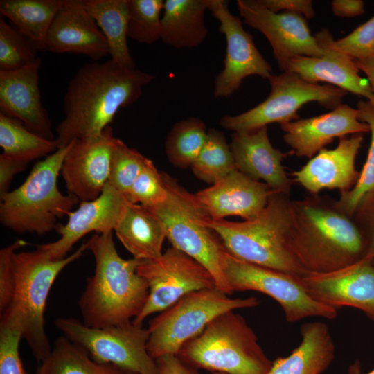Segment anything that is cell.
<instances>
[{
  "instance_id": "cell-1",
  "label": "cell",
  "mask_w": 374,
  "mask_h": 374,
  "mask_svg": "<svg viewBox=\"0 0 374 374\" xmlns=\"http://www.w3.org/2000/svg\"><path fill=\"white\" fill-rule=\"evenodd\" d=\"M154 78L110 59L84 64L69 82L64 96V116L55 130L58 148L100 134L117 112L136 103Z\"/></svg>"
},
{
  "instance_id": "cell-2",
  "label": "cell",
  "mask_w": 374,
  "mask_h": 374,
  "mask_svg": "<svg viewBox=\"0 0 374 374\" xmlns=\"http://www.w3.org/2000/svg\"><path fill=\"white\" fill-rule=\"evenodd\" d=\"M290 243L308 274L332 272L363 259L366 242L353 217L318 195L292 201Z\"/></svg>"
},
{
  "instance_id": "cell-3",
  "label": "cell",
  "mask_w": 374,
  "mask_h": 374,
  "mask_svg": "<svg viewBox=\"0 0 374 374\" xmlns=\"http://www.w3.org/2000/svg\"><path fill=\"white\" fill-rule=\"evenodd\" d=\"M86 243L95 270L78 301L82 322L103 328L133 321L149 295L148 283L136 271L139 260L118 254L113 232L94 234Z\"/></svg>"
},
{
  "instance_id": "cell-4",
  "label": "cell",
  "mask_w": 374,
  "mask_h": 374,
  "mask_svg": "<svg viewBox=\"0 0 374 374\" xmlns=\"http://www.w3.org/2000/svg\"><path fill=\"white\" fill-rule=\"evenodd\" d=\"M292 201L288 194L272 192L266 206L253 219L208 224L227 252L240 260L303 277L308 273L296 258L290 243Z\"/></svg>"
},
{
  "instance_id": "cell-5",
  "label": "cell",
  "mask_w": 374,
  "mask_h": 374,
  "mask_svg": "<svg viewBox=\"0 0 374 374\" xmlns=\"http://www.w3.org/2000/svg\"><path fill=\"white\" fill-rule=\"evenodd\" d=\"M86 250L85 242L73 253L60 260L51 259L39 248L15 251L12 255L14 292L10 303L0 314L1 320L12 321L20 326L22 339L38 362L52 349L44 329V311L50 290L59 274Z\"/></svg>"
},
{
  "instance_id": "cell-6",
  "label": "cell",
  "mask_w": 374,
  "mask_h": 374,
  "mask_svg": "<svg viewBox=\"0 0 374 374\" xmlns=\"http://www.w3.org/2000/svg\"><path fill=\"white\" fill-rule=\"evenodd\" d=\"M177 356L196 370L211 373L267 374L272 365L255 332L235 310L213 319Z\"/></svg>"
},
{
  "instance_id": "cell-7",
  "label": "cell",
  "mask_w": 374,
  "mask_h": 374,
  "mask_svg": "<svg viewBox=\"0 0 374 374\" xmlns=\"http://www.w3.org/2000/svg\"><path fill=\"white\" fill-rule=\"evenodd\" d=\"M70 143L38 161L25 181L1 195L0 222L12 231L44 235L56 229L57 221L80 203L57 188V177Z\"/></svg>"
},
{
  "instance_id": "cell-8",
  "label": "cell",
  "mask_w": 374,
  "mask_h": 374,
  "mask_svg": "<svg viewBox=\"0 0 374 374\" xmlns=\"http://www.w3.org/2000/svg\"><path fill=\"white\" fill-rule=\"evenodd\" d=\"M167 190L164 202L149 208L161 222L172 247L203 265L213 276L216 287L232 294L222 271L226 249L218 235L208 226L212 220L195 194L162 172Z\"/></svg>"
},
{
  "instance_id": "cell-9",
  "label": "cell",
  "mask_w": 374,
  "mask_h": 374,
  "mask_svg": "<svg viewBox=\"0 0 374 374\" xmlns=\"http://www.w3.org/2000/svg\"><path fill=\"white\" fill-rule=\"evenodd\" d=\"M214 287L192 292L159 312L148 328L147 349L154 359L166 355H177L182 346L198 335L221 314L258 306L254 296L231 298Z\"/></svg>"
},
{
  "instance_id": "cell-10",
  "label": "cell",
  "mask_w": 374,
  "mask_h": 374,
  "mask_svg": "<svg viewBox=\"0 0 374 374\" xmlns=\"http://www.w3.org/2000/svg\"><path fill=\"white\" fill-rule=\"evenodd\" d=\"M270 93L257 106L235 116L226 115L220 123L226 130L252 131L273 123L279 125L299 119L298 111L310 102L330 109L340 104L346 91L330 85L311 83L287 71L272 74L268 79Z\"/></svg>"
},
{
  "instance_id": "cell-11",
  "label": "cell",
  "mask_w": 374,
  "mask_h": 374,
  "mask_svg": "<svg viewBox=\"0 0 374 374\" xmlns=\"http://www.w3.org/2000/svg\"><path fill=\"white\" fill-rule=\"evenodd\" d=\"M55 327L66 339L84 348L100 364L125 372L159 374L156 360L148 353V328L130 321L103 328H91L75 318L60 317Z\"/></svg>"
},
{
  "instance_id": "cell-12",
  "label": "cell",
  "mask_w": 374,
  "mask_h": 374,
  "mask_svg": "<svg viewBox=\"0 0 374 374\" xmlns=\"http://www.w3.org/2000/svg\"><path fill=\"white\" fill-rule=\"evenodd\" d=\"M222 271L231 292L256 291L274 299L283 309L287 321L319 317L334 319L337 310L313 298L301 277L253 264L225 251Z\"/></svg>"
},
{
  "instance_id": "cell-13",
  "label": "cell",
  "mask_w": 374,
  "mask_h": 374,
  "mask_svg": "<svg viewBox=\"0 0 374 374\" xmlns=\"http://www.w3.org/2000/svg\"><path fill=\"white\" fill-rule=\"evenodd\" d=\"M136 271L149 287L147 301L132 321L137 325L192 292L216 287L212 274L203 265L172 246L158 258L139 260Z\"/></svg>"
},
{
  "instance_id": "cell-14",
  "label": "cell",
  "mask_w": 374,
  "mask_h": 374,
  "mask_svg": "<svg viewBox=\"0 0 374 374\" xmlns=\"http://www.w3.org/2000/svg\"><path fill=\"white\" fill-rule=\"evenodd\" d=\"M208 8L218 21L219 31L226 42L224 68L214 81V97H231L243 80L251 75L268 80L272 75L271 65L256 48L252 36L244 30L240 18L229 11L228 1L208 0Z\"/></svg>"
},
{
  "instance_id": "cell-15",
  "label": "cell",
  "mask_w": 374,
  "mask_h": 374,
  "mask_svg": "<svg viewBox=\"0 0 374 374\" xmlns=\"http://www.w3.org/2000/svg\"><path fill=\"white\" fill-rule=\"evenodd\" d=\"M237 6L244 21L267 39L282 72L296 56L323 55V49L315 35L311 34L303 16L289 12H274L261 0H238Z\"/></svg>"
},
{
  "instance_id": "cell-16",
  "label": "cell",
  "mask_w": 374,
  "mask_h": 374,
  "mask_svg": "<svg viewBox=\"0 0 374 374\" xmlns=\"http://www.w3.org/2000/svg\"><path fill=\"white\" fill-rule=\"evenodd\" d=\"M117 139L109 125L99 135L70 143L60 174L68 194L80 203L93 200L102 193L109 179L112 154Z\"/></svg>"
},
{
  "instance_id": "cell-17",
  "label": "cell",
  "mask_w": 374,
  "mask_h": 374,
  "mask_svg": "<svg viewBox=\"0 0 374 374\" xmlns=\"http://www.w3.org/2000/svg\"><path fill=\"white\" fill-rule=\"evenodd\" d=\"M129 203L126 197L107 181L97 198L80 202L79 207L68 215L64 224H58L55 231L60 238L56 241L37 247L53 260L63 259L87 234L113 232Z\"/></svg>"
},
{
  "instance_id": "cell-18",
  "label": "cell",
  "mask_w": 374,
  "mask_h": 374,
  "mask_svg": "<svg viewBox=\"0 0 374 374\" xmlns=\"http://www.w3.org/2000/svg\"><path fill=\"white\" fill-rule=\"evenodd\" d=\"M303 287L316 300L337 308L353 307L374 322V265L361 260L325 274L308 273L301 277Z\"/></svg>"
},
{
  "instance_id": "cell-19",
  "label": "cell",
  "mask_w": 374,
  "mask_h": 374,
  "mask_svg": "<svg viewBox=\"0 0 374 374\" xmlns=\"http://www.w3.org/2000/svg\"><path fill=\"white\" fill-rule=\"evenodd\" d=\"M315 37L323 49V55L296 56L290 60L285 71L294 73L311 83L332 84L346 92L366 98L374 105V95L368 80L359 75V70L353 59L334 47L330 31L322 29Z\"/></svg>"
},
{
  "instance_id": "cell-20",
  "label": "cell",
  "mask_w": 374,
  "mask_h": 374,
  "mask_svg": "<svg viewBox=\"0 0 374 374\" xmlns=\"http://www.w3.org/2000/svg\"><path fill=\"white\" fill-rule=\"evenodd\" d=\"M42 60L26 66L0 71V113L21 121L29 130L53 140L51 122L43 106L39 86Z\"/></svg>"
},
{
  "instance_id": "cell-21",
  "label": "cell",
  "mask_w": 374,
  "mask_h": 374,
  "mask_svg": "<svg viewBox=\"0 0 374 374\" xmlns=\"http://www.w3.org/2000/svg\"><path fill=\"white\" fill-rule=\"evenodd\" d=\"M45 51L82 54L93 62L109 55L107 40L82 0H62L46 35Z\"/></svg>"
},
{
  "instance_id": "cell-22",
  "label": "cell",
  "mask_w": 374,
  "mask_h": 374,
  "mask_svg": "<svg viewBox=\"0 0 374 374\" xmlns=\"http://www.w3.org/2000/svg\"><path fill=\"white\" fill-rule=\"evenodd\" d=\"M357 109L341 103L330 112L280 126L292 154L310 159L335 138L369 132L368 126L359 119Z\"/></svg>"
},
{
  "instance_id": "cell-23",
  "label": "cell",
  "mask_w": 374,
  "mask_h": 374,
  "mask_svg": "<svg viewBox=\"0 0 374 374\" xmlns=\"http://www.w3.org/2000/svg\"><path fill=\"white\" fill-rule=\"evenodd\" d=\"M363 140V134L340 137L335 148H323L294 171V181L310 195H318L323 189H338L340 193L350 190L359 176L355 159Z\"/></svg>"
},
{
  "instance_id": "cell-24",
  "label": "cell",
  "mask_w": 374,
  "mask_h": 374,
  "mask_svg": "<svg viewBox=\"0 0 374 374\" xmlns=\"http://www.w3.org/2000/svg\"><path fill=\"white\" fill-rule=\"evenodd\" d=\"M237 169L249 178L262 180L274 192L290 194V179L283 161L292 152H283L271 143L267 126L247 132H233L230 143Z\"/></svg>"
},
{
  "instance_id": "cell-25",
  "label": "cell",
  "mask_w": 374,
  "mask_h": 374,
  "mask_svg": "<svg viewBox=\"0 0 374 374\" xmlns=\"http://www.w3.org/2000/svg\"><path fill=\"white\" fill-rule=\"evenodd\" d=\"M272 192L265 183L235 170L195 195L213 220L229 216L250 220L266 206Z\"/></svg>"
},
{
  "instance_id": "cell-26",
  "label": "cell",
  "mask_w": 374,
  "mask_h": 374,
  "mask_svg": "<svg viewBox=\"0 0 374 374\" xmlns=\"http://www.w3.org/2000/svg\"><path fill=\"white\" fill-rule=\"evenodd\" d=\"M301 341L287 357L272 362L267 374H321L335 358V344L328 326L320 321L301 327Z\"/></svg>"
},
{
  "instance_id": "cell-27",
  "label": "cell",
  "mask_w": 374,
  "mask_h": 374,
  "mask_svg": "<svg viewBox=\"0 0 374 374\" xmlns=\"http://www.w3.org/2000/svg\"><path fill=\"white\" fill-rule=\"evenodd\" d=\"M208 0H166L161 17V40L175 48H193L208 35L205 12Z\"/></svg>"
},
{
  "instance_id": "cell-28",
  "label": "cell",
  "mask_w": 374,
  "mask_h": 374,
  "mask_svg": "<svg viewBox=\"0 0 374 374\" xmlns=\"http://www.w3.org/2000/svg\"><path fill=\"white\" fill-rule=\"evenodd\" d=\"M114 233L123 247L137 260L159 258L164 240L163 226L149 208L129 203Z\"/></svg>"
},
{
  "instance_id": "cell-29",
  "label": "cell",
  "mask_w": 374,
  "mask_h": 374,
  "mask_svg": "<svg viewBox=\"0 0 374 374\" xmlns=\"http://www.w3.org/2000/svg\"><path fill=\"white\" fill-rule=\"evenodd\" d=\"M82 1L107 40L110 60L123 67L135 69L127 42V0Z\"/></svg>"
},
{
  "instance_id": "cell-30",
  "label": "cell",
  "mask_w": 374,
  "mask_h": 374,
  "mask_svg": "<svg viewBox=\"0 0 374 374\" xmlns=\"http://www.w3.org/2000/svg\"><path fill=\"white\" fill-rule=\"evenodd\" d=\"M62 0H1V15L30 40L39 51H45L50 26Z\"/></svg>"
},
{
  "instance_id": "cell-31",
  "label": "cell",
  "mask_w": 374,
  "mask_h": 374,
  "mask_svg": "<svg viewBox=\"0 0 374 374\" xmlns=\"http://www.w3.org/2000/svg\"><path fill=\"white\" fill-rule=\"evenodd\" d=\"M0 146L3 154L26 165L46 157L58 149L55 139L43 137L29 130L19 120L1 113Z\"/></svg>"
},
{
  "instance_id": "cell-32",
  "label": "cell",
  "mask_w": 374,
  "mask_h": 374,
  "mask_svg": "<svg viewBox=\"0 0 374 374\" xmlns=\"http://www.w3.org/2000/svg\"><path fill=\"white\" fill-rule=\"evenodd\" d=\"M39 363L36 374H127L118 367L96 362L84 348L64 336L56 339Z\"/></svg>"
},
{
  "instance_id": "cell-33",
  "label": "cell",
  "mask_w": 374,
  "mask_h": 374,
  "mask_svg": "<svg viewBox=\"0 0 374 374\" xmlns=\"http://www.w3.org/2000/svg\"><path fill=\"white\" fill-rule=\"evenodd\" d=\"M205 123L190 117L176 123L165 141V152L169 162L175 167H191L200 153L207 137Z\"/></svg>"
},
{
  "instance_id": "cell-34",
  "label": "cell",
  "mask_w": 374,
  "mask_h": 374,
  "mask_svg": "<svg viewBox=\"0 0 374 374\" xmlns=\"http://www.w3.org/2000/svg\"><path fill=\"white\" fill-rule=\"evenodd\" d=\"M190 168L197 178L211 185L238 170L222 132L208 130L204 145Z\"/></svg>"
},
{
  "instance_id": "cell-35",
  "label": "cell",
  "mask_w": 374,
  "mask_h": 374,
  "mask_svg": "<svg viewBox=\"0 0 374 374\" xmlns=\"http://www.w3.org/2000/svg\"><path fill=\"white\" fill-rule=\"evenodd\" d=\"M357 109L359 119L368 126L371 132L368 155L356 184L350 190L340 193L336 201L337 206L352 217L363 199L374 193V105L368 100H360Z\"/></svg>"
},
{
  "instance_id": "cell-36",
  "label": "cell",
  "mask_w": 374,
  "mask_h": 374,
  "mask_svg": "<svg viewBox=\"0 0 374 374\" xmlns=\"http://www.w3.org/2000/svg\"><path fill=\"white\" fill-rule=\"evenodd\" d=\"M127 37L141 44L161 39L163 0H127Z\"/></svg>"
},
{
  "instance_id": "cell-37",
  "label": "cell",
  "mask_w": 374,
  "mask_h": 374,
  "mask_svg": "<svg viewBox=\"0 0 374 374\" xmlns=\"http://www.w3.org/2000/svg\"><path fill=\"white\" fill-rule=\"evenodd\" d=\"M39 50L10 23L0 19V71L17 70L35 61Z\"/></svg>"
},
{
  "instance_id": "cell-38",
  "label": "cell",
  "mask_w": 374,
  "mask_h": 374,
  "mask_svg": "<svg viewBox=\"0 0 374 374\" xmlns=\"http://www.w3.org/2000/svg\"><path fill=\"white\" fill-rule=\"evenodd\" d=\"M149 159L117 139L114 146L108 182L126 196Z\"/></svg>"
},
{
  "instance_id": "cell-39",
  "label": "cell",
  "mask_w": 374,
  "mask_h": 374,
  "mask_svg": "<svg viewBox=\"0 0 374 374\" xmlns=\"http://www.w3.org/2000/svg\"><path fill=\"white\" fill-rule=\"evenodd\" d=\"M126 198L131 204L148 208L161 204L167 197V190L162 172L149 159L134 181Z\"/></svg>"
},
{
  "instance_id": "cell-40",
  "label": "cell",
  "mask_w": 374,
  "mask_h": 374,
  "mask_svg": "<svg viewBox=\"0 0 374 374\" xmlns=\"http://www.w3.org/2000/svg\"><path fill=\"white\" fill-rule=\"evenodd\" d=\"M22 330L15 322L1 320L0 374H28L21 362L19 346Z\"/></svg>"
},
{
  "instance_id": "cell-41",
  "label": "cell",
  "mask_w": 374,
  "mask_h": 374,
  "mask_svg": "<svg viewBox=\"0 0 374 374\" xmlns=\"http://www.w3.org/2000/svg\"><path fill=\"white\" fill-rule=\"evenodd\" d=\"M335 48L353 60L374 55V15L344 37L334 40Z\"/></svg>"
},
{
  "instance_id": "cell-42",
  "label": "cell",
  "mask_w": 374,
  "mask_h": 374,
  "mask_svg": "<svg viewBox=\"0 0 374 374\" xmlns=\"http://www.w3.org/2000/svg\"><path fill=\"white\" fill-rule=\"evenodd\" d=\"M26 244L25 240H17L0 250V314L8 308L13 295L12 255L18 249Z\"/></svg>"
},
{
  "instance_id": "cell-43",
  "label": "cell",
  "mask_w": 374,
  "mask_h": 374,
  "mask_svg": "<svg viewBox=\"0 0 374 374\" xmlns=\"http://www.w3.org/2000/svg\"><path fill=\"white\" fill-rule=\"evenodd\" d=\"M353 217L366 242L363 259L372 261L374 260V193L363 199Z\"/></svg>"
},
{
  "instance_id": "cell-44",
  "label": "cell",
  "mask_w": 374,
  "mask_h": 374,
  "mask_svg": "<svg viewBox=\"0 0 374 374\" xmlns=\"http://www.w3.org/2000/svg\"><path fill=\"white\" fill-rule=\"evenodd\" d=\"M262 3L274 12H289L303 16L305 19L314 17L311 0H261Z\"/></svg>"
},
{
  "instance_id": "cell-45",
  "label": "cell",
  "mask_w": 374,
  "mask_h": 374,
  "mask_svg": "<svg viewBox=\"0 0 374 374\" xmlns=\"http://www.w3.org/2000/svg\"><path fill=\"white\" fill-rule=\"evenodd\" d=\"M26 164L8 157L3 153L0 155V196L9 191L13 177L23 171Z\"/></svg>"
},
{
  "instance_id": "cell-46",
  "label": "cell",
  "mask_w": 374,
  "mask_h": 374,
  "mask_svg": "<svg viewBox=\"0 0 374 374\" xmlns=\"http://www.w3.org/2000/svg\"><path fill=\"white\" fill-rule=\"evenodd\" d=\"M155 360L159 374H199L197 370L184 364L177 355H166Z\"/></svg>"
},
{
  "instance_id": "cell-47",
  "label": "cell",
  "mask_w": 374,
  "mask_h": 374,
  "mask_svg": "<svg viewBox=\"0 0 374 374\" xmlns=\"http://www.w3.org/2000/svg\"><path fill=\"white\" fill-rule=\"evenodd\" d=\"M332 10L337 17H353L364 12V3L362 0H334Z\"/></svg>"
},
{
  "instance_id": "cell-48",
  "label": "cell",
  "mask_w": 374,
  "mask_h": 374,
  "mask_svg": "<svg viewBox=\"0 0 374 374\" xmlns=\"http://www.w3.org/2000/svg\"><path fill=\"white\" fill-rule=\"evenodd\" d=\"M354 61L359 70L364 72L367 76V80L374 95V55L364 60Z\"/></svg>"
},
{
  "instance_id": "cell-49",
  "label": "cell",
  "mask_w": 374,
  "mask_h": 374,
  "mask_svg": "<svg viewBox=\"0 0 374 374\" xmlns=\"http://www.w3.org/2000/svg\"><path fill=\"white\" fill-rule=\"evenodd\" d=\"M210 374H227V373L215 372V373H211Z\"/></svg>"
},
{
  "instance_id": "cell-50",
  "label": "cell",
  "mask_w": 374,
  "mask_h": 374,
  "mask_svg": "<svg viewBox=\"0 0 374 374\" xmlns=\"http://www.w3.org/2000/svg\"><path fill=\"white\" fill-rule=\"evenodd\" d=\"M366 374H374V369L371 370L370 372L367 373Z\"/></svg>"
},
{
  "instance_id": "cell-51",
  "label": "cell",
  "mask_w": 374,
  "mask_h": 374,
  "mask_svg": "<svg viewBox=\"0 0 374 374\" xmlns=\"http://www.w3.org/2000/svg\"><path fill=\"white\" fill-rule=\"evenodd\" d=\"M127 374H138V373H133V372H126Z\"/></svg>"
},
{
  "instance_id": "cell-52",
  "label": "cell",
  "mask_w": 374,
  "mask_h": 374,
  "mask_svg": "<svg viewBox=\"0 0 374 374\" xmlns=\"http://www.w3.org/2000/svg\"><path fill=\"white\" fill-rule=\"evenodd\" d=\"M372 264L374 265V260L371 261Z\"/></svg>"
}]
</instances>
